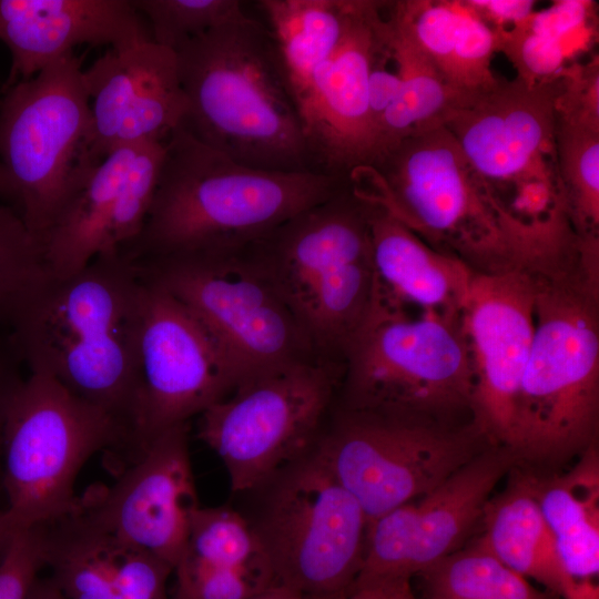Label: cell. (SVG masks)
Here are the masks:
<instances>
[{
	"label": "cell",
	"mask_w": 599,
	"mask_h": 599,
	"mask_svg": "<svg viewBox=\"0 0 599 599\" xmlns=\"http://www.w3.org/2000/svg\"><path fill=\"white\" fill-rule=\"evenodd\" d=\"M351 179L363 196L477 274L535 267L578 242L567 217L531 223L514 214L444 125L406 138Z\"/></svg>",
	"instance_id": "6da1fadb"
},
{
	"label": "cell",
	"mask_w": 599,
	"mask_h": 599,
	"mask_svg": "<svg viewBox=\"0 0 599 599\" xmlns=\"http://www.w3.org/2000/svg\"><path fill=\"white\" fill-rule=\"evenodd\" d=\"M142 282L135 260L122 251L98 255L68 276L48 273L8 334L29 372L108 413L131 443Z\"/></svg>",
	"instance_id": "7a4b0ae2"
},
{
	"label": "cell",
	"mask_w": 599,
	"mask_h": 599,
	"mask_svg": "<svg viewBox=\"0 0 599 599\" xmlns=\"http://www.w3.org/2000/svg\"><path fill=\"white\" fill-rule=\"evenodd\" d=\"M348 180L246 166L180 126L166 140L143 229L123 252L138 261L233 253L327 200Z\"/></svg>",
	"instance_id": "3957f363"
},
{
	"label": "cell",
	"mask_w": 599,
	"mask_h": 599,
	"mask_svg": "<svg viewBox=\"0 0 599 599\" xmlns=\"http://www.w3.org/2000/svg\"><path fill=\"white\" fill-rule=\"evenodd\" d=\"M174 52L187 101L181 126L196 140L254 169L321 171L267 26L244 12Z\"/></svg>",
	"instance_id": "277c9868"
},
{
	"label": "cell",
	"mask_w": 599,
	"mask_h": 599,
	"mask_svg": "<svg viewBox=\"0 0 599 599\" xmlns=\"http://www.w3.org/2000/svg\"><path fill=\"white\" fill-rule=\"evenodd\" d=\"M535 328L511 449L552 461L583 451L599 427V255L580 247L530 267Z\"/></svg>",
	"instance_id": "5b68a950"
},
{
	"label": "cell",
	"mask_w": 599,
	"mask_h": 599,
	"mask_svg": "<svg viewBox=\"0 0 599 599\" xmlns=\"http://www.w3.org/2000/svg\"><path fill=\"white\" fill-rule=\"evenodd\" d=\"M370 206L349 177L327 200L237 251L274 286L328 359L342 362L373 302Z\"/></svg>",
	"instance_id": "8992f818"
},
{
	"label": "cell",
	"mask_w": 599,
	"mask_h": 599,
	"mask_svg": "<svg viewBox=\"0 0 599 599\" xmlns=\"http://www.w3.org/2000/svg\"><path fill=\"white\" fill-rule=\"evenodd\" d=\"M341 410L413 422H471L474 374L461 313L417 317L375 283L343 355Z\"/></svg>",
	"instance_id": "52a82bcc"
},
{
	"label": "cell",
	"mask_w": 599,
	"mask_h": 599,
	"mask_svg": "<svg viewBox=\"0 0 599 599\" xmlns=\"http://www.w3.org/2000/svg\"><path fill=\"white\" fill-rule=\"evenodd\" d=\"M129 447L130 434L116 419L51 377L29 372L14 396L3 446L11 522L30 527L71 512L87 460L99 451L125 458Z\"/></svg>",
	"instance_id": "ba28073f"
},
{
	"label": "cell",
	"mask_w": 599,
	"mask_h": 599,
	"mask_svg": "<svg viewBox=\"0 0 599 599\" xmlns=\"http://www.w3.org/2000/svg\"><path fill=\"white\" fill-rule=\"evenodd\" d=\"M250 519L276 586L306 599H341L364 562L367 517L315 448L257 488Z\"/></svg>",
	"instance_id": "9c48e42d"
},
{
	"label": "cell",
	"mask_w": 599,
	"mask_h": 599,
	"mask_svg": "<svg viewBox=\"0 0 599 599\" xmlns=\"http://www.w3.org/2000/svg\"><path fill=\"white\" fill-rule=\"evenodd\" d=\"M343 363L315 358L241 383L200 414L199 438L221 458L234 493L254 491L317 445Z\"/></svg>",
	"instance_id": "30bf717a"
},
{
	"label": "cell",
	"mask_w": 599,
	"mask_h": 599,
	"mask_svg": "<svg viewBox=\"0 0 599 599\" xmlns=\"http://www.w3.org/2000/svg\"><path fill=\"white\" fill-rule=\"evenodd\" d=\"M82 71V58L70 52L3 90L0 99V163L13 207L41 243L90 159L91 110Z\"/></svg>",
	"instance_id": "8fae6325"
},
{
	"label": "cell",
	"mask_w": 599,
	"mask_h": 599,
	"mask_svg": "<svg viewBox=\"0 0 599 599\" xmlns=\"http://www.w3.org/2000/svg\"><path fill=\"white\" fill-rule=\"evenodd\" d=\"M135 262L197 318L238 385L287 364L325 358L274 286L240 252Z\"/></svg>",
	"instance_id": "7c38bea8"
},
{
	"label": "cell",
	"mask_w": 599,
	"mask_h": 599,
	"mask_svg": "<svg viewBox=\"0 0 599 599\" xmlns=\"http://www.w3.org/2000/svg\"><path fill=\"white\" fill-rule=\"evenodd\" d=\"M488 445L471 423L444 425L338 409L315 450L369 525L432 491Z\"/></svg>",
	"instance_id": "4fadbf2b"
},
{
	"label": "cell",
	"mask_w": 599,
	"mask_h": 599,
	"mask_svg": "<svg viewBox=\"0 0 599 599\" xmlns=\"http://www.w3.org/2000/svg\"><path fill=\"white\" fill-rule=\"evenodd\" d=\"M559 74L529 85L500 79L491 89L467 94L443 125L473 169L499 194L512 189L509 209L536 221L560 200L556 171V98ZM499 196V195H498Z\"/></svg>",
	"instance_id": "5bb4252c"
},
{
	"label": "cell",
	"mask_w": 599,
	"mask_h": 599,
	"mask_svg": "<svg viewBox=\"0 0 599 599\" xmlns=\"http://www.w3.org/2000/svg\"><path fill=\"white\" fill-rule=\"evenodd\" d=\"M141 275L140 389L130 463L161 432L187 423L238 386L197 318L163 286Z\"/></svg>",
	"instance_id": "9a60e30c"
},
{
	"label": "cell",
	"mask_w": 599,
	"mask_h": 599,
	"mask_svg": "<svg viewBox=\"0 0 599 599\" xmlns=\"http://www.w3.org/2000/svg\"><path fill=\"white\" fill-rule=\"evenodd\" d=\"M530 268L475 274L461 309L474 374L471 424L511 448L516 403L535 328Z\"/></svg>",
	"instance_id": "2e32d148"
},
{
	"label": "cell",
	"mask_w": 599,
	"mask_h": 599,
	"mask_svg": "<svg viewBox=\"0 0 599 599\" xmlns=\"http://www.w3.org/2000/svg\"><path fill=\"white\" fill-rule=\"evenodd\" d=\"M187 423L152 438L109 488L80 497L83 510L121 540L177 562L199 505Z\"/></svg>",
	"instance_id": "e0dca14e"
},
{
	"label": "cell",
	"mask_w": 599,
	"mask_h": 599,
	"mask_svg": "<svg viewBox=\"0 0 599 599\" xmlns=\"http://www.w3.org/2000/svg\"><path fill=\"white\" fill-rule=\"evenodd\" d=\"M384 4L357 1L342 41L294 98L309 150L323 172L349 176L369 163L368 77L387 31Z\"/></svg>",
	"instance_id": "ac0fdd59"
},
{
	"label": "cell",
	"mask_w": 599,
	"mask_h": 599,
	"mask_svg": "<svg viewBox=\"0 0 599 599\" xmlns=\"http://www.w3.org/2000/svg\"><path fill=\"white\" fill-rule=\"evenodd\" d=\"M82 80L90 99L88 156L148 142H165L183 124L187 101L176 53L152 40L106 50Z\"/></svg>",
	"instance_id": "d6986e66"
},
{
	"label": "cell",
	"mask_w": 599,
	"mask_h": 599,
	"mask_svg": "<svg viewBox=\"0 0 599 599\" xmlns=\"http://www.w3.org/2000/svg\"><path fill=\"white\" fill-rule=\"evenodd\" d=\"M131 0H0V41L11 55L2 91L80 44L113 49L152 40Z\"/></svg>",
	"instance_id": "ffe728a7"
},
{
	"label": "cell",
	"mask_w": 599,
	"mask_h": 599,
	"mask_svg": "<svg viewBox=\"0 0 599 599\" xmlns=\"http://www.w3.org/2000/svg\"><path fill=\"white\" fill-rule=\"evenodd\" d=\"M369 202L376 286L406 307L461 313L476 273L457 257L433 248L382 206Z\"/></svg>",
	"instance_id": "44dd1931"
},
{
	"label": "cell",
	"mask_w": 599,
	"mask_h": 599,
	"mask_svg": "<svg viewBox=\"0 0 599 599\" xmlns=\"http://www.w3.org/2000/svg\"><path fill=\"white\" fill-rule=\"evenodd\" d=\"M481 521L484 532L476 542L520 576L559 599H599L598 585L579 581L567 571L535 498L530 475H512L507 488L489 499Z\"/></svg>",
	"instance_id": "7402d4cb"
},
{
	"label": "cell",
	"mask_w": 599,
	"mask_h": 599,
	"mask_svg": "<svg viewBox=\"0 0 599 599\" xmlns=\"http://www.w3.org/2000/svg\"><path fill=\"white\" fill-rule=\"evenodd\" d=\"M136 145L118 149L100 161L87 160L42 238L50 274L68 276L95 256L115 251L112 230L121 191Z\"/></svg>",
	"instance_id": "603a6c76"
},
{
	"label": "cell",
	"mask_w": 599,
	"mask_h": 599,
	"mask_svg": "<svg viewBox=\"0 0 599 599\" xmlns=\"http://www.w3.org/2000/svg\"><path fill=\"white\" fill-rule=\"evenodd\" d=\"M518 460L511 448L488 445L432 491L414 499L410 577L460 548L481 520L495 486Z\"/></svg>",
	"instance_id": "cb8c5ba5"
},
{
	"label": "cell",
	"mask_w": 599,
	"mask_h": 599,
	"mask_svg": "<svg viewBox=\"0 0 599 599\" xmlns=\"http://www.w3.org/2000/svg\"><path fill=\"white\" fill-rule=\"evenodd\" d=\"M45 567L65 599H116L145 550L97 524L81 507L41 524Z\"/></svg>",
	"instance_id": "d4e9b609"
},
{
	"label": "cell",
	"mask_w": 599,
	"mask_h": 599,
	"mask_svg": "<svg viewBox=\"0 0 599 599\" xmlns=\"http://www.w3.org/2000/svg\"><path fill=\"white\" fill-rule=\"evenodd\" d=\"M535 498L567 571L593 581L599 571V459L596 441L566 474L530 475Z\"/></svg>",
	"instance_id": "484cf974"
},
{
	"label": "cell",
	"mask_w": 599,
	"mask_h": 599,
	"mask_svg": "<svg viewBox=\"0 0 599 599\" xmlns=\"http://www.w3.org/2000/svg\"><path fill=\"white\" fill-rule=\"evenodd\" d=\"M386 19L400 88L379 124L368 165L406 138L443 125L448 112L469 94L453 88L413 40Z\"/></svg>",
	"instance_id": "4316f807"
},
{
	"label": "cell",
	"mask_w": 599,
	"mask_h": 599,
	"mask_svg": "<svg viewBox=\"0 0 599 599\" xmlns=\"http://www.w3.org/2000/svg\"><path fill=\"white\" fill-rule=\"evenodd\" d=\"M358 0H261L293 100L342 41Z\"/></svg>",
	"instance_id": "83f0119b"
},
{
	"label": "cell",
	"mask_w": 599,
	"mask_h": 599,
	"mask_svg": "<svg viewBox=\"0 0 599 599\" xmlns=\"http://www.w3.org/2000/svg\"><path fill=\"white\" fill-rule=\"evenodd\" d=\"M419 576L427 599H559L534 587L476 541Z\"/></svg>",
	"instance_id": "f1b7e54d"
},
{
	"label": "cell",
	"mask_w": 599,
	"mask_h": 599,
	"mask_svg": "<svg viewBox=\"0 0 599 599\" xmlns=\"http://www.w3.org/2000/svg\"><path fill=\"white\" fill-rule=\"evenodd\" d=\"M556 171L579 238L599 237V130L557 119Z\"/></svg>",
	"instance_id": "f546056e"
},
{
	"label": "cell",
	"mask_w": 599,
	"mask_h": 599,
	"mask_svg": "<svg viewBox=\"0 0 599 599\" xmlns=\"http://www.w3.org/2000/svg\"><path fill=\"white\" fill-rule=\"evenodd\" d=\"M48 273L41 241L13 206L0 204V332L9 334Z\"/></svg>",
	"instance_id": "4dcf8cb0"
},
{
	"label": "cell",
	"mask_w": 599,
	"mask_h": 599,
	"mask_svg": "<svg viewBox=\"0 0 599 599\" xmlns=\"http://www.w3.org/2000/svg\"><path fill=\"white\" fill-rule=\"evenodd\" d=\"M181 558L217 567L267 559L250 519L229 506L200 507L195 511Z\"/></svg>",
	"instance_id": "1f68e13d"
},
{
	"label": "cell",
	"mask_w": 599,
	"mask_h": 599,
	"mask_svg": "<svg viewBox=\"0 0 599 599\" xmlns=\"http://www.w3.org/2000/svg\"><path fill=\"white\" fill-rule=\"evenodd\" d=\"M146 17L152 41L175 51L242 13L240 0H131Z\"/></svg>",
	"instance_id": "d6a6232c"
},
{
	"label": "cell",
	"mask_w": 599,
	"mask_h": 599,
	"mask_svg": "<svg viewBox=\"0 0 599 599\" xmlns=\"http://www.w3.org/2000/svg\"><path fill=\"white\" fill-rule=\"evenodd\" d=\"M169 599H250L276 586L268 559L238 567H217L181 558L173 568Z\"/></svg>",
	"instance_id": "836d02e7"
},
{
	"label": "cell",
	"mask_w": 599,
	"mask_h": 599,
	"mask_svg": "<svg viewBox=\"0 0 599 599\" xmlns=\"http://www.w3.org/2000/svg\"><path fill=\"white\" fill-rule=\"evenodd\" d=\"M165 142L136 146L123 181L119 209L112 230L115 251H123L140 235L155 194Z\"/></svg>",
	"instance_id": "e575fe53"
},
{
	"label": "cell",
	"mask_w": 599,
	"mask_h": 599,
	"mask_svg": "<svg viewBox=\"0 0 599 599\" xmlns=\"http://www.w3.org/2000/svg\"><path fill=\"white\" fill-rule=\"evenodd\" d=\"M461 4L457 40L445 79L460 92H483L500 80L491 69L493 57L499 51V37L464 1Z\"/></svg>",
	"instance_id": "d590c367"
},
{
	"label": "cell",
	"mask_w": 599,
	"mask_h": 599,
	"mask_svg": "<svg viewBox=\"0 0 599 599\" xmlns=\"http://www.w3.org/2000/svg\"><path fill=\"white\" fill-rule=\"evenodd\" d=\"M497 32L498 52L508 58L517 71V78L527 84L554 79L564 68L559 38L537 27L531 16L510 29Z\"/></svg>",
	"instance_id": "8d00e7d4"
},
{
	"label": "cell",
	"mask_w": 599,
	"mask_h": 599,
	"mask_svg": "<svg viewBox=\"0 0 599 599\" xmlns=\"http://www.w3.org/2000/svg\"><path fill=\"white\" fill-rule=\"evenodd\" d=\"M558 120L599 130V59L564 67L555 102Z\"/></svg>",
	"instance_id": "74e56055"
},
{
	"label": "cell",
	"mask_w": 599,
	"mask_h": 599,
	"mask_svg": "<svg viewBox=\"0 0 599 599\" xmlns=\"http://www.w3.org/2000/svg\"><path fill=\"white\" fill-rule=\"evenodd\" d=\"M43 567L40 530L37 527L17 529L0 552V599H27Z\"/></svg>",
	"instance_id": "f35d334b"
},
{
	"label": "cell",
	"mask_w": 599,
	"mask_h": 599,
	"mask_svg": "<svg viewBox=\"0 0 599 599\" xmlns=\"http://www.w3.org/2000/svg\"><path fill=\"white\" fill-rule=\"evenodd\" d=\"M390 62L392 55L388 45L387 23L385 38L375 52L368 77L367 110L372 132V151L379 124L386 111L395 101L400 88V78L396 68L394 70L388 68Z\"/></svg>",
	"instance_id": "ab89813d"
},
{
	"label": "cell",
	"mask_w": 599,
	"mask_h": 599,
	"mask_svg": "<svg viewBox=\"0 0 599 599\" xmlns=\"http://www.w3.org/2000/svg\"><path fill=\"white\" fill-rule=\"evenodd\" d=\"M19 358L8 335L0 332V495L3 494V446L8 418L14 396L24 377Z\"/></svg>",
	"instance_id": "60d3db41"
},
{
	"label": "cell",
	"mask_w": 599,
	"mask_h": 599,
	"mask_svg": "<svg viewBox=\"0 0 599 599\" xmlns=\"http://www.w3.org/2000/svg\"><path fill=\"white\" fill-rule=\"evenodd\" d=\"M465 4L495 30H507L534 13L530 0H466Z\"/></svg>",
	"instance_id": "b9f144b4"
},
{
	"label": "cell",
	"mask_w": 599,
	"mask_h": 599,
	"mask_svg": "<svg viewBox=\"0 0 599 599\" xmlns=\"http://www.w3.org/2000/svg\"><path fill=\"white\" fill-rule=\"evenodd\" d=\"M341 599H417L410 578H357Z\"/></svg>",
	"instance_id": "7bdbcfd3"
},
{
	"label": "cell",
	"mask_w": 599,
	"mask_h": 599,
	"mask_svg": "<svg viewBox=\"0 0 599 599\" xmlns=\"http://www.w3.org/2000/svg\"><path fill=\"white\" fill-rule=\"evenodd\" d=\"M250 599H306V598L284 587L273 586Z\"/></svg>",
	"instance_id": "ee69618b"
},
{
	"label": "cell",
	"mask_w": 599,
	"mask_h": 599,
	"mask_svg": "<svg viewBox=\"0 0 599 599\" xmlns=\"http://www.w3.org/2000/svg\"><path fill=\"white\" fill-rule=\"evenodd\" d=\"M17 528L11 522L4 508H0V552Z\"/></svg>",
	"instance_id": "f6af8a7d"
},
{
	"label": "cell",
	"mask_w": 599,
	"mask_h": 599,
	"mask_svg": "<svg viewBox=\"0 0 599 599\" xmlns=\"http://www.w3.org/2000/svg\"><path fill=\"white\" fill-rule=\"evenodd\" d=\"M0 197L11 200L10 184L1 163H0Z\"/></svg>",
	"instance_id": "bcb514c9"
}]
</instances>
